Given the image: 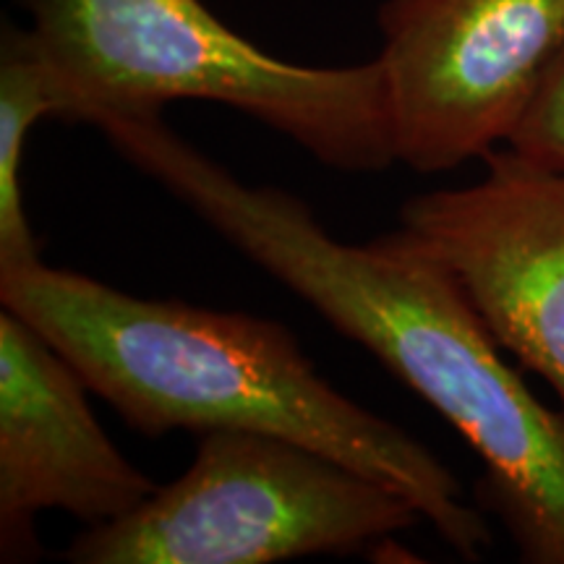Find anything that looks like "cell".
<instances>
[{
  "mask_svg": "<svg viewBox=\"0 0 564 564\" xmlns=\"http://www.w3.org/2000/svg\"><path fill=\"white\" fill-rule=\"evenodd\" d=\"M246 259L291 288L337 333L434 408L481 457V499L520 562L564 564V413L505 361L460 282L405 228L366 243L329 236L306 202L249 186L158 116L97 123Z\"/></svg>",
  "mask_w": 564,
  "mask_h": 564,
  "instance_id": "cell-1",
  "label": "cell"
},
{
  "mask_svg": "<svg viewBox=\"0 0 564 564\" xmlns=\"http://www.w3.org/2000/svg\"><path fill=\"white\" fill-rule=\"evenodd\" d=\"M0 303L141 434L257 432L306 444L403 491L463 560L478 562L491 546L453 470L337 392L280 322L139 299L42 262L0 272Z\"/></svg>",
  "mask_w": 564,
  "mask_h": 564,
  "instance_id": "cell-2",
  "label": "cell"
},
{
  "mask_svg": "<svg viewBox=\"0 0 564 564\" xmlns=\"http://www.w3.org/2000/svg\"><path fill=\"white\" fill-rule=\"evenodd\" d=\"M70 123L232 108L345 173L398 162L382 63L299 66L241 37L202 0H21Z\"/></svg>",
  "mask_w": 564,
  "mask_h": 564,
  "instance_id": "cell-3",
  "label": "cell"
},
{
  "mask_svg": "<svg viewBox=\"0 0 564 564\" xmlns=\"http://www.w3.org/2000/svg\"><path fill=\"white\" fill-rule=\"evenodd\" d=\"M403 491L306 444L209 432L186 474L70 541V564H272L373 552L421 523Z\"/></svg>",
  "mask_w": 564,
  "mask_h": 564,
  "instance_id": "cell-4",
  "label": "cell"
},
{
  "mask_svg": "<svg viewBox=\"0 0 564 564\" xmlns=\"http://www.w3.org/2000/svg\"><path fill=\"white\" fill-rule=\"evenodd\" d=\"M379 32L398 162L447 173L505 147L564 47V0H384Z\"/></svg>",
  "mask_w": 564,
  "mask_h": 564,
  "instance_id": "cell-5",
  "label": "cell"
},
{
  "mask_svg": "<svg viewBox=\"0 0 564 564\" xmlns=\"http://www.w3.org/2000/svg\"><path fill=\"white\" fill-rule=\"evenodd\" d=\"M400 228L453 272L494 340L564 413V175L502 147L470 186L411 196Z\"/></svg>",
  "mask_w": 564,
  "mask_h": 564,
  "instance_id": "cell-6",
  "label": "cell"
},
{
  "mask_svg": "<svg viewBox=\"0 0 564 564\" xmlns=\"http://www.w3.org/2000/svg\"><path fill=\"white\" fill-rule=\"evenodd\" d=\"M87 390L32 324L0 312V562L37 560L40 512L100 525L158 489L102 432Z\"/></svg>",
  "mask_w": 564,
  "mask_h": 564,
  "instance_id": "cell-7",
  "label": "cell"
},
{
  "mask_svg": "<svg viewBox=\"0 0 564 564\" xmlns=\"http://www.w3.org/2000/svg\"><path fill=\"white\" fill-rule=\"evenodd\" d=\"M42 118H66V100L32 26L0 30V272L40 262L21 192V165Z\"/></svg>",
  "mask_w": 564,
  "mask_h": 564,
  "instance_id": "cell-8",
  "label": "cell"
},
{
  "mask_svg": "<svg viewBox=\"0 0 564 564\" xmlns=\"http://www.w3.org/2000/svg\"><path fill=\"white\" fill-rule=\"evenodd\" d=\"M505 147L535 167L564 175V47L546 68Z\"/></svg>",
  "mask_w": 564,
  "mask_h": 564,
  "instance_id": "cell-9",
  "label": "cell"
}]
</instances>
